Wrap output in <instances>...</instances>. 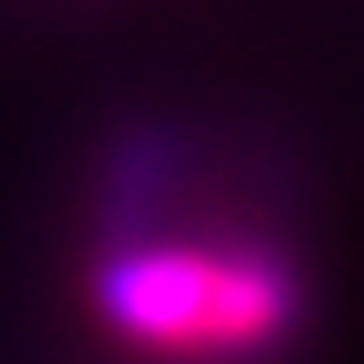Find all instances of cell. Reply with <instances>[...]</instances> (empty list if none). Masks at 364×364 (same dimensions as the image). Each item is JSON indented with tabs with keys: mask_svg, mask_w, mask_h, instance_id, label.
<instances>
[{
	"mask_svg": "<svg viewBox=\"0 0 364 364\" xmlns=\"http://www.w3.org/2000/svg\"><path fill=\"white\" fill-rule=\"evenodd\" d=\"M90 307L122 346L147 358L237 364L301 333L307 282L275 243L122 230L90 269Z\"/></svg>",
	"mask_w": 364,
	"mask_h": 364,
	"instance_id": "cell-1",
	"label": "cell"
}]
</instances>
